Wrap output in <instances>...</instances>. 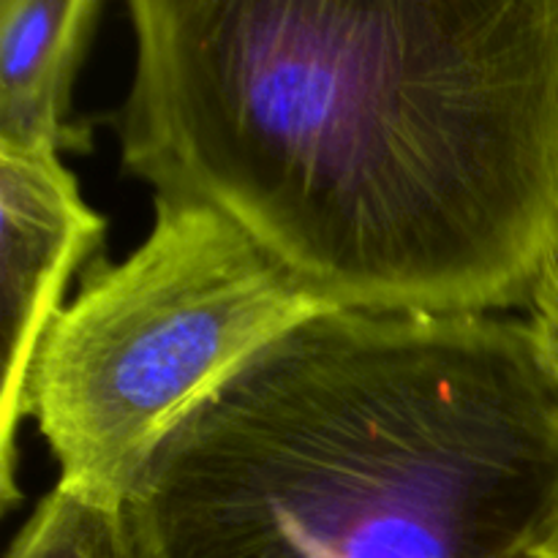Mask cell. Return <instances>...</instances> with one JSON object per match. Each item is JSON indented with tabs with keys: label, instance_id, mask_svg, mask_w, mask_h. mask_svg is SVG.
Masks as SVG:
<instances>
[{
	"label": "cell",
	"instance_id": "ba28073f",
	"mask_svg": "<svg viewBox=\"0 0 558 558\" xmlns=\"http://www.w3.org/2000/svg\"><path fill=\"white\" fill-rule=\"evenodd\" d=\"M532 558H558V529L554 532V537H550Z\"/></svg>",
	"mask_w": 558,
	"mask_h": 558
},
{
	"label": "cell",
	"instance_id": "6da1fadb",
	"mask_svg": "<svg viewBox=\"0 0 558 558\" xmlns=\"http://www.w3.org/2000/svg\"><path fill=\"white\" fill-rule=\"evenodd\" d=\"M120 161L332 308L501 314L558 254V0H131Z\"/></svg>",
	"mask_w": 558,
	"mask_h": 558
},
{
	"label": "cell",
	"instance_id": "3957f363",
	"mask_svg": "<svg viewBox=\"0 0 558 558\" xmlns=\"http://www.w3.org/2000/svg\"><path fill=\"white\" fill-rule=\"evenodd\" d=\"M153 205L150 232L123 262L90 265L27 381L58 488L114 507L251 357L336 311L213 207Z\"/></svg>",
	"mask_w": 558,
	"mask_h": 558
},
{
	"label": "cell",
	"instance_id": "7a4b0ae2",
	"mask_svg": "<svg viewBox=\"0 0 558 558\" xmlns=\"http://www.w3.org/2000/svg\"><path fill=\"white\" fill-rule=\"evenodd\" d=\"M129 512L147 558H532L558 381L518 316L325 311L169 436Z\"/></svg>",
	"mask_w": 558,
	"mask_h": 558
},
{
	"label": "cell",
	"instance_id": "277c9868",
	"mask_svg": "<svg viewBox=\"0 0 558 558\" xmlns=\"http://www.w3.org/2000/svg\"><path fill=\"white\" fill-rule=\"evenodd\" d=\"M107 218L52 150H0V507L22 499L16 434L27 417V381L69 283L104 245Z\"/></svg>",
	"mask_w": 558,
	"mask_h": 558
},
{
	"label": "cell",
	"instance_id": "5b68a950",
	"mask_svg": "<svg viewBox=\"0 0 558 558\" xmlns=\"http://www.w3.org/2000/svg\"><path fill=\"white\" fill-rule=\"evenodd\" d=\"M101 0H0V150H90L71 93Z\"/></svg>",
	"mask_w": 558,
	"mask_h": 558
},
{
	"label": "cell",
	"instance_id": "52a82bcc",
	"mask_svg": "<svg viewBox=\"0 0 558 558\" xmlns=\"http://www.w3.org/2000/svg\"><path fill=\"white\" fill-rule=\"evenodd\" d=\"M526 311V322L532 325L539 352H543L550 374L558 381V254L545 267L543 278H539L532 298H529Z\"/></svg>",
	"mask_w": 558,
	"mask_h": 558
},
{
	"label": "cell",
	"instance_id": "8992f818",
	"mask_svg": "<svg viewBox=\"0 0 558 558\" xmlns=\"http://www.w3.org/2000/svg\"><path fill=\"white\" fill-rule=\"evenodd\" d=\"M5 558H147L129 505L114 507L54 485L11 543Z\"/></svg>",
	"mask_w": 558,
	"mask_h": 558
}]
</instances>
